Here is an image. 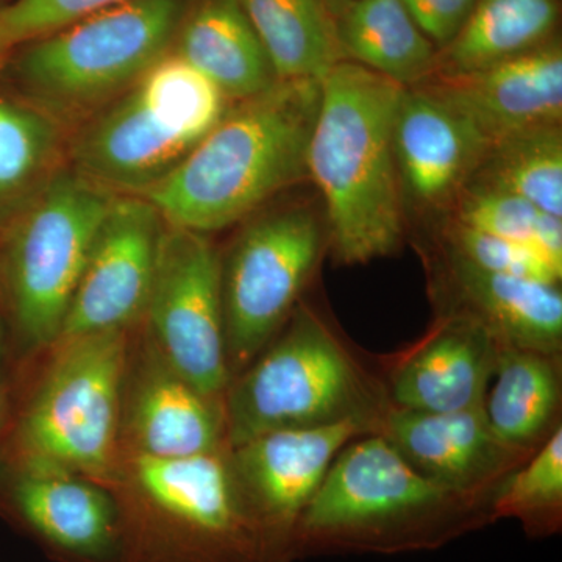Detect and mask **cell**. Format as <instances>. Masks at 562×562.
I'll return each instance as SVG.
<instances>
[{
    "label": "cell",
    "mask_w": 562,
    "mask_h": 562,
    "mask_svg": "<svg viewBox=\"0 0 562 562\" xmlns=\"http://www.w3.org/2000/svg\"><path fill=\"white\" fill-rule=\"evenodd\" d=\"M321 80H279L233 102L183 162L138 198L166 224L199 233L231 227L308 177Z\"/></svg>",
    "instance_id": "obj_1"
},
{
    "label": "cell",
    "mask_w": 562,
    "mask_h": 562,
    "mask_svg": "<svg viewBox=\"0 0 562 562\" xmlns=\"http://www.w3.org/2000/svg\"><path fill=\"white\" fill-rule=\"evenodd\" d=\"M402 91L349 60L321 79L306 172L324 199L333 251L344 265H364L401 246L405 209L392 131Z\"/></svg>",
    "instance_id": "obj_2"
},
{
    "label": "cell",
    "mask_w": 562,
    "mask_h": 562,
    "mask_svg": "<svg viewBox=\"0 0 562 562\" xmlns=\"http://www.w3.org/2000/svg\"><path fill=\"white\" fill-rule=\"evenodd\" d=\"M483 501L425 479L384 436H372L331 462L299 520L295 554L435 549L494 519Z\"/></svg>",
    "instance_id": "obj_3"
},
{
    "label": "cell",
    "mask_w": 562,
    "mask_h": 562,
    "mask_svg": "<svg viewBox=\"0 0 562 562\" xmlns=\"http://www.w3.org/2000/svg\"><path fill=\"white\" fill-rule=\"evenodd\" d=\"M228 106L171 49L81 133L76 172L114 194L138 195L176 171Z\"/></svg>",
    "instance_id": "obj_4"
},
{
    "label": "cell",
    "mask_w": 562,
    "mask_h": 562,
    "mask_svg": "<svg viewBox=\"0 0 562 562\" xmlns=\"http://www.w3.org/2000/svg\"><path fill=\"white\" fill-rule=\"evenodd\" d=\"M117 194L63 173L33 192L0 228V291L7 331L29 347L60 336L69 303Z\"/></svg>",
    "instance_id": "obj_5"
},
{
    "label": "cell",
    "mask_w": 562,
    "mask_h": 562,
    "mask_svg": "<svg viewBox=\"0 0 562 562\" xmlns=\"http://www.w3.org/2000/svg\"><path fill=\"white\" fill-rule=\"evenodd\" d=\"M190 0H124L11 52L31 102L76 113L121 94L172 49Z\"/></svg>",
    "instance_id": "obj_6"
},
{
    "label": "cell",
    "mask_w": 562,
    "mask_h": 562,
    "mask_svg": "<svg viewBox=\"0 0 562 562\" xmlns=\"http://www.w3.org/2000/svg\"><path fill=\"white\" fill-rule=\"evenodd\" d=\"M60 344L54 364L11 428L13 471L79 472L103 479L116 452L127 339L124 330Z\"/></svg>",
    "instance_id": "obj_7"
},
{
    "label": "cell",
    "mask_w": 562,
    "mask_h": 562,
    "mask_svg": "<svg viewBox=\"0 0 562 562\" xmlns=\"http://www.w3.org/2000/svg\"><path fill=\"white\" fill-rule=\"evenodd\" d=\"M369 406L355 362L324 322L301 306L283 336L232 387L225 425L235 449L277 430L371 424Z\"/></svg>",
    "instance_id": "obj_8"
},
{
    "label": "cell",
    "mask_w": 562,
    "mask_h": 562,
    "mask_svg": "<svg viewBox=\"0 0 562 562\" xmlns=\"http://www.w3.org/2000/svg\"><path fill=\"white\" fill-rule=\"evenodd\" d=\"M324 236L319 216L306 206L273 211L244 228L222 262L228 368L249 364L290 319Z\"/></svg>",
    "instance_id": "obj_9"
},
{
    "label": "cell",
    "mask_w": 562,
    "mask_h": 562,
    "mask_svg": "<svg viewBox=\"0 0 562 562\" xmlns=\"http://www.w3.org/2000/svg\"><path fill=\"white\" fill-rule=\"evenodd\" d=\"M155 342L173 372L216 401L231 376L222 260L205 233L166 224L147 301Z\"/></svg>",
    "instance_id": "obj_10"
},
{
    "label": "cell",
    "mask_w": 562,
    "mask_h": 562,
    "mask_svg": "<svg viewBox=\"0 0 562 562\" xmlns=\"http://www.w3.org/2000/svg\"><path fill=\"white\" fill-rule=\"evenodd\" d=\"M165 225L146 199L116 195L92 244L57 342L124 330L146 312Z\"/></svg>",
    "instance_id": "obj_11"
},
{
    "label": "cell",
    "mask_w": 562,
    "mask_h": 562,
    "mask_svg": "<svg viewBox=\"0 0 562 562\" xmlns=\"http://www.w3.org/2000/svg\"><path fill=\"white\" fill-rule=\"evenodd\" d=\"M368 422L266 432L233 449L231 471L244 501L294 557L295 530L331 462Z\"/></svg>",
    "instance_id": "obj_12"
},
{
    "label": "cell",
    "mask_w": 562,
    "mask_h": 562,
    "mask_svg": "<svg viewBox=\"0 0 562 562\" xmlns=\"http://www.w3.org/2000/svg\"><path fill=\"white\" fill-rule=\"evenodd\" d=\"M403 209H452L491 143L468 117L422 87L403 88L394 131Z\"/></svg>",
    "instance_id": "obj_13"
},
{
    "label": "cell",
    "mask_w": 562,
    "mask_h": 562,
    "mask_svg": "<svg viewBox=\"0 0 562 562\" xmlns=\"http://www.w3.org/2000/svg\"><path fill=\"white\" fill-rule=\"evenodd\" d=\"M479 128L490 143L514 133L561 125L562 49L549 43L491 68L422 81Z\"/></svg>",
    "instance_id": "obj_14"
},
{
    "label": "cell",
    "mask_w": 562,
    "mask_h": 562,
    "mask_svg": "<svg viewBox=\"0 0 562 562\" xmlns=\"http://www.w3.org/2000/svg\"><path fill=\"white\" fill-rule=\"evenodd\" d=\"M502 346L468 313L439 325L392 380L397 408L420 413H457L486 401Z\"/></svg>",
    "instance_id": "obj_15"
},
{
    "label": "cell",
    "mask_w": 562,
    "mask_h": 562,
    "mask_svg": "<svg viewBox=\"0 0 562 562\" xmlns=\"http://www.w3.org/2000/svg\"><path fill=\"white\" fill-rule=\"evenodd\" d=\"M383 436L425 479L476 498L514 452L495 438L484 406L457 413L397 408L387 416Z\"/></svg>",
    "instance_id": "obj_16"
},
{
    "label": "cell",
    "mask_w": 562,
    "mask_h": 562,
    "mask_svg": "<svg viewBox=\"0 0 562 562\" xmlns=\"http://www.w3.org/2000/svg\"><path fill=\"white\" fill-rule=\"evenodd\" d=\"M0 483V505L63 552L101 558L117 539V517L105 492L61 472L13 471Z\"/></svg>",
    "instance_id": "obj_17"
},
{
    "label": "cell",
    "mask_w": 562,
    "mask_h": 562,
    "mask_svg": "<svg viewBox=\"0 0 562 562\" xmlns=\"http://www.w3.org/2000/svg\"><path fill=\"white\" fill-rule=\"evenodd\" d=\"M172 50L228 102H241L279 81L239 0H190Z\"/></svg>",
    "instance_id": "obj_18"
},
{
    "label": "cell",
    "mask_w": 562,
    "mask_h": 562,
    "mask_svg": "<svg viewBox=\"0 0 562 562\" xmlns=\"http://www.w3.org/2000/svg\"><path fill=\"white\" fill-rule=\"evenodd\" d=\"M450 273L465 313L482 322L502 349L549 357L560 351L562 295L558 284L486 272L452 251Z\"/></svg>",
    "instance_id": "obj_19"
},
{
    "label": "cell",
    "mask_w": 562,
    "mask_h": 562,
    "mask_svg": "<svg viewBox=\"0 0 562 562\" xmlns=\"http://www.w3.org/2000/svg\"><path fill=\"white\" fill-rule=\"evenodd\" d=\"M155 362L133 397L131 425L139 454L179 458L216 452L224 419L214 401L162 358Z\"/></svg>",
    "instance_id": "obj_20"
},
{
    "label": "cell",
    "mask_w": 562,
    "mask_h": 562,
    "mask_svg": "<svg viewBox=\"0 0 562 562\" xmlns=\"http://www.w3.org/2000/svg\"><path fill=\"white\" fill-rule=\"evenodd\" d=\"M333 21L344 60L403 88L416 87L435 74L438 47L402 0H353Z\"/></svg>",
    "instance_id": "obj_21"
},
{
    "label": "cell",
    "mask_w": 562,
    "mask_h": 562,
    "mask_svg": "<svg viewBox=\"0 0 562 562\" xmlns=\"http://www.w3.org/2000/svg\"><path fill=\"white\" fill-rule=\"evenodd\" d=\"M558 18L560 0H479L457 36L438 50L432 76H464L538 49L553 40Z\"/></svg>",
    "instance_id": "obj_22"
},
{
    "label": "cell",
    "mask_w": 562,
    "mask_h": 562,
    "mask_svg": "<svg viewBox=\"0 0 562 562\" xmlns=\"http://www.w3.org/2000/svg\"><path fill=\"white\" fill-rule=\"evenodd\" d=\"M279 80H321L342 61L325 0H239Z\"/></svg>",
    "instance_id": "obj_23"
},
{
    "label": "cell",
    "mask_w": 562,
    "mask_h": 562,
    "mask_svg": "<svg viewBox=\"0 0 562 562\" xmlns=\"http://www.w3.org/2000/svg\"><path fill=\"white\" fill-rule=\"evenodd\" d=\"M484 414L495 438L512 450L541 438L560 403V376L552 357L503 347Z\"/></svg>",
    "instance_id": "obj_24"
},
{
    "label": "cell",
    "mask_w": 562,
    "mask_h": 562,
    "mask_svg": "<svg viewBox=\"0 0 562 562\" xmlns=\"http://www.w3.org/2000/svg\"><path fill=\"white\" fill-rule=\"evenodd\" d=\"M468 183L519 195L539 210L562 217L561 125L495 140Z\"/></svg>",
    "instance_id": "obj_25"
},
{
    "label": "cell",
    "mask_w": 562,
    "mask_h": 562,
    "mask_svg": "<svg viewBox=\"0 0 562 562\" xmlns=\"http://www.w3.org/2000/svg\"><path fill=\"white\" fill-rule=\"evenodd\" d=\"M57 143L50 113L0 92V228L33 194Z\"/></svg>",
    "instance_id": "obj_26"
},
{
    "label": "cell",
    "mask_w": 562,
    "mask_h": 562,
    "mask_svg": "<svg viewBox=\"0 0 562 562\" xmlns=\"http://www.w3.org/2000/svg\"><path fill=\"white\" fill-rule=\"evenodd\" d=\"M452 209L453 221L475 231L524 244L562 269V221L519 195L468 183Z\"/></svg>",
    "instance_id": "obj_27"
},
{
    "label": "cell",
    "mask_w": 562,
    "mask_h": 562,
    "mask_svg": "<svg viewBox=\"0 0 562 562\" xmlns=\"http://www.w3.org/2000/svg\"><path fill=\"white\" fill-rule=\"evenodd\" d=\"M492 517H514L530 535L560 528L562 506V428L525 468L503 479L492 491Z\"/></svg>",
    "instance_id": "obj_28"
},
{
    "label": "cell",
    "mask_w": 562,
    "mask_h": 562,
    "mask_svg": "<svg viewBox=\"0 0 562 562\" xmlns=\"http://www.w3.org/2000/svg\"><path fill=\"white\" fill-rule=\"evenodd\" d=\"M447 239L452 254L483 271L543 283L558 284L561 280L562 269L557 268L541 251L524 244L487 235L454 221L447 231Z\"/></svg>",
    "instance_id": "obj_29"
},
{
    "label": "cell",
    "mask_w": 562,
    "mask_h": 562,
    "mask_svg": "<svg viewBox=\"0 0 562 562\" xmlns=\"http://www.w3.org/2000/svg\"><path fill=\"white\" fill-rule=\"evenodd\" d=\"M124 0H7L0 5V61L24 44Z\"/></svg>",
    "instance_id": "obj_30"
},
{
    "label": "cell",
    "mask_w": 562,
    "mask_h": 562,
    "mask_svg": "<svg viewBox=\"0 0 562 562\" xmlns=\"http://www.w3.org/2000/svg\"><path fill=\"white\" fill-rule=\"evenodd\" d=\"M402 3L439 50L461 31L479 0H402Z\"/></svg>",
    "instance_id": "obj_31"
},
{
    "label": "cell",
    "mask_w": 562,
    "mask_h": 562,
    "mask_svg": "<svg viewBox=\"0 0 562 562\" xmlns=\"http://www.w3.org/2000/svg\"><path fill=\"white\" fill-rule=\"evenodd\" d=\"M9 331L5 322L0 316V436L3 431L7 409V360H9Z\"/></svg>",
    "instance_id": "obj_32"
},
{
    "label": "cell",
    "mask_w": 562,
    "mask_h": 562,
    "mask_svg": "<svg viewBox=\"0 0 562 562\" xmlns=\"http://www.w3.org/2000/svg\"><path fill=\"white\" fill-rule=\"evenodd\" d=\"M353 0H325L328 11H330L333 20Z\"/></svg>",
    "instance_id": "obj_33"
}]
</instances>
